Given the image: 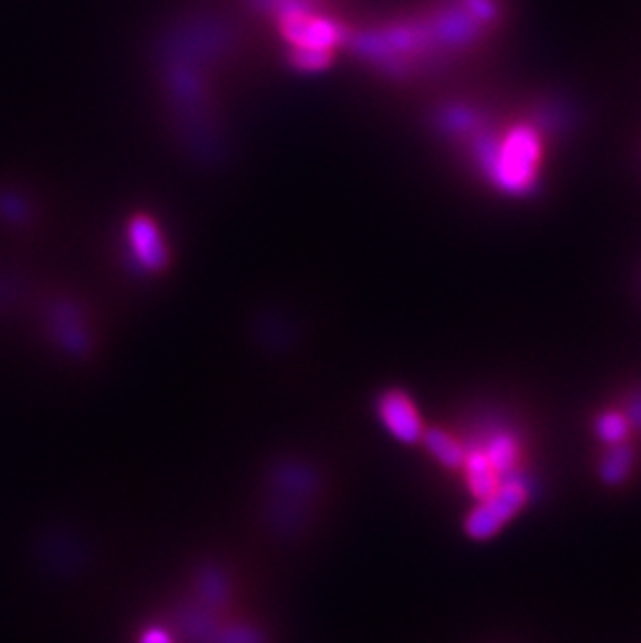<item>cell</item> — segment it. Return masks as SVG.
Listing matches in <instances>:
<instances>
[{"label":"cell","instance_id":"6da1fadb","mask_svg":"<svg viewBox=\"0 0 641 643\" xmlns=\"http://www.w3.org/2000/svg\"><path fill=\"white\" fill-rule=\"evenodd\" d=\"M527 504L525 487L517 481L498 485L496 490L479 500V504L467 514L465 533L475 542H485L498 535Z\"/></svg>","mask_w":641,"mask_h":643},{"label":"cell","instance_id":"7a4b0ae2","mask_svg":"<svg viewBox=\"0 0 641 643\" xmlns=\"http://www.w3.org/2000/svg\"><path fill=\"white\" fill-rule=\"evenodd\" d=\"M377 417L396 442L404 446L421 444L425 425L417 406L404 392L390 390L381 394L377 400Z\"/></svg>","mask_w":641,"mask_h":643},{"label":"cell","instance_id":"3957f363","mask_svg":"<svg viewBox=\"0 0 641 643\" xmlns=\"http://www.w3.org/2000/svg\"><path fill=\"white\" fill-rule=\"evenodd\" d=\"M421 444L425 446L429 456L438 460L446 469H460L467 458L465 446L444 429H425Z\"/></svg>","mask_w":641,"mask_h":643},{"label":"cell","instance_id":"277c9868","mask_svg":"<svg viewBox=\"0 0 641 643\" xmlns=\"http://www.w3.org/2000/svg\"><path fill=\"white\" fill-rule=\"evenodd\" d=\"M460 469H465L469 490L479 500L490 496L498 487L496 469L492 467V462L487 460V456L483 452H471V454L467 452V458Z\"/></svg>","mask_w":641,"mask_h":643},{"label":"cell","instance_id":"5b68a950","mask_svg":"<svg viewBox=\"0 0 641 643\" xmlns=\"http://www.w3.org/2000/svg\"><path fill=\"white\" fill-rule=\"evenodd\" d=\"M633 469V450L625 444L612 446V450L604 456L600 477L606 485H619L623 483Z\"/></svg>","mask_w":641,"mask_h":643},{"label":"cell","instance_id":"8992f818","mask_svg":"<svg viewBox=\"0 0 641 643\" xmlns=\"http://www.w3.org/2000/svg\"><path fill=\"white\" fill-rule=\"evenodd\" d=\"M596 433L604 444L617 446V444L625 442V437L629 433V423L619 413H606L600 417V421L596 425Z\"/></svg>","mask_w":641,"mask_h":643},{"label":"cell","instance_id":"52a82bcc","mask_svg":"<svg viewBox=\"0 0 641 643\" xmlns=\"http://www.w3.org/2000/svg\"><path fill=\"white\" fill-rule=\"evenodd\" d=\"M487 456V460L492 462V467L498 471H506L510 465H512V460H515V454H517V448L515 444H512L508 437H496V440L487 446V450L483 452Z\"/></svg>","mask_w":641,"mask_h":643},{"label":"cell","instance_id":"ba28073f","mask_svg":"<svg viewBox=\"0 0 641 643\" xmlns=\"http://www.w3.org/2000/svg\"><path fill=\"white\" fill-rule=\"evenodd\" d=\"M21 213H25V209L21 207V200L15 198V194H9V192L0 194V215L17 221L21 219Z\"/></svg>","mask_w":641,"mask_h":643},{"label":"cell","instance_id":"9c48e42d","mask_svg":"<svg viewBox=\"0 0 641 643\" xmlns=\"http://www.w3.org/2000/svg\"><path fill=\"white\" fill-rule=\"evenodd\" d=\"M140 643H173V641L163 629H150L142 635Z\"/></svg>","mask_w":641,"mask_h":643}]
</instances>
